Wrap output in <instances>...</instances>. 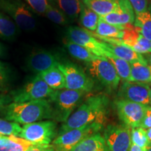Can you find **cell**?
Listing matches in <instances>:
<instances>
[{
    "mask_svg": "<svg viewBox=\"0 0 151 151\" xmlns=\"http://www.w3.org/2000/svg\"><path fill=\"white\" fill-rule=\"evenodd\" d=\"M60 62L57 54L48 50H41L30 55L27 58L25 65L28 70L37 75L58 67Z\"/></svg>",
    "mask_w": 151,
    "mask_h": 151,
    "instance_id": "obj_14",
    "label": "cell"
},
{
    "mask_svg": "<svg viewBox=\"0 0 151 151\" xmlns=\"http://www.w3.org/2000/svg\"><path fill=\"white\" fill-rule=\"evenodd\" d=\"M110 99L106 94L90 96L82 102L58 129V135L92 123L104 125L109 113Z\"/></svg>",
    "mask_w": 151,
    "mask_h": 151,
    "instance_id": "obj_1",
    "label": "cell"
},
{
    "mask_svg": "<svg viewBox=\"0 0 151 151\" xmlns=\"http://www.w3.org/2000/svg\"><path fill=\"white\" fill-rule=\"evenodd\" d=\"M150 105H151V88H150Z\"/></svg>",
    "mask_w": 151,
    "mask_h": 151,
    "instance_id": "obj_44",
    "label": "cell"
},
{
    "mask_svg": "<svg viewBox=\"0 0 151 151\" xmlns=\"http://www.w3.org/2000/svg\"><path fill=\"white\" fill-rule=\"evenodd\" d=\"M41 145L32 143L18 136L4 137L0 141V151H28Z\"/></svg>",
    "mask_w": 151,
    "mask_h": 151,
    "instance_id": "obj_18",
    "label": "cell"
},
{
    "mask_svg": "<svg viewBox=\"0 0 151 151\" xmlns=\"http://www.w3.org/2000/svg\"><path fill=\"white\" fill-rule=\"evenodd\" d=\"M56 90L47 85L38 75H36L21 88L10 92L13 102L22 103L35 100H51Z\"/></svg>",
    "mask_w": 151,
    "mask_h": 151,
    "instance_id": "obj_5",
    "label": "cell"
},
{
    "mask_svg": "<svg viewBox=\"0 0 151 151\" xmlns=\"http://www.w3.org/2000/svg\"><path fill=\"white\" fill-rule=\"evenodd\" d=\"M99 16L91 9L83 4L79 15V20L81 25L88 31L94 32L97 29Z\"/></svg>",
    "mask_w": 151,
    "mask_h": 151,
    "instance_id": "obj_29",
    "label": "cell"
},
{
    "mask_svg": "<svg viewBox=\"0 0 151 151\" xmlns=\"http://www.w3.org/2000/svg\"><path fill=\"white\" fill-rule=\"evenodd\" d=\"M103 137L109 151H129L131 128L123 124H110L104 128Z\"/></svg>",
    "mask_w": 151,
    "mask_h": 151,
    "instance_id": "obj_10",
    "label": "cell"
},
{
    "mask_svg": "<svg viewBox=\"0 0 151 151\" xmlns=\"http://www.w3.org/2000/svg\"><path fill=\"white\" fill-rule=\"evenodd\" d=\"M104 125L92 123L83 127L73 129L58 135L52 141L55 151H71L79 143L88 137L99 133Z\"/></svg>",
    "mask_w": 151,
    "mask_h": 151,
    "instance_id": "obj_7",
    "label": "cell"
},
{
    "mask_svg": "<svg viewBox=\"0 0 151 151\" xmlns=\"http://www.w3.org/2000/svg\"><path fill=\"white\" fill-rule=\"evenodd\" d=\"M150 87L148 83L124 81L118 90V99L150 106Z\"/></svg>",
    "mask_w": 151,
    "mask_h": 151,
    "instance_id": "obj_13",
    "label": "cell"
},
{
    "mask_svg": "<svg viewBox=\"0 0 151 151\" xmlns=\"http://www.w3.org/2000/svg\"><path fill=\"white\" fill-rule=\"evenodd\" d=\"M58 134L57 122L46 120L23 124L18 137L36 144L51 145Z\"/></svg>",
    "mask_w": 151,
    "mask_h": 151,
    "instance_id": "obj_4",
    "label": "cell"
},
{
    "mask_svg": "<svg viewBox=\"0 0 151 151\" xmlns=\"http://www.w3.org/2000/svg\"><path fill=\"white\" fill-rule=\"evenodd\" d=\"M88 93L79 90L62 89L56 90L50 100L52 119L57 122H65L73 111L82 104Z\"/></svg>",
    "mask_w": 151,
    "mask_h": 151,
    "instance_id": "obj_3",
    "label": "cell"
},
{
    "mask_svg": "<svg viewBox=\"0 0 151 151\" xmlns=\"http://www.w3.org/2000/svg\"><path fill=\"white\" fill-rule=\"evenodd\" d=\"M67 39L88 49L97 57H105L106 53L104 43L94 37L92 32L83 27L74 26L68 27Z\"/></svg>",
    "mask_w": 151,
    "mask_h": 151,
    "instance_id": "obj_11",
    "label": "cell"
},
{
    "mask_svg": "<svg viewBox=\"0 0 151 151\" xmlns=\"http://www.w3.org/2000/svg\"><path fill=\"white\" fill-rule=\"evenodd\" d=\"M28 151H55L52 145H41V146L30 149Z\"/></svg>",
    "mask_w": 151,
    "mask_h": 151,
    "instance_id": "obj_38",
    "label": "cell"
},
{
    "mask_svg": "<svg viewBox=\"0 0 151 151\" xmlns=\"http://www.w3.org/2000/svg\"><path fill=\"white\" fill-rule=\"evenodd\" d=\"M134 27L137 32L151 41V4L145 12L135 16Z\"/></svg>",
    "mask_w": 151,
    "mask_h": 151,
    "instance_id": "obj_23",
    "label": "cell"
},
{
    "mask_svg": "<svg viewBox=\"0 0 151 151\" xmlns=\"http://www.w3.org/2000/svg\"><path fill=\"white\" fill-rule=\"evenodd\" d=\"M58 68L65 76L66 89L79 90L86 93L93 90L94 81L78 65L71 62H60Z\"/></svg>",
    "mask_w": 151,
    "mask_h": 151,
    "instance_id": "obj_9",
    "label": "cell"
},
{
    "mask_svg": "<svg viewBox=\"0 0 151 151\" xmlns=\"http://www.w3.org/2000/svg\"><path fill=\"white\" fill-rule=\"evenodd\" d=\"M2 50H3V48L2 47H1V44H0V55H1V54L2 53Z\"/></svg>",
    "mask_w": 151,
    "mask_h": 151,
    "instance_id": "obj_41",
    "label": "cell"
},
{
    "mask_svg": "<svg viewBox=\"0 0 151 151\" xmlns=\"http://www.w3.org/2000/svg\"><path fill=\"white\" fill-rule=\"evenodd\" d=\"M131 139L132 143L137 145L138 146L142 148L143 151H146L149 147L148 137L146 135V129L142 127L132 128Z\"/></svg>",
    "mask_w": 151,
    "mask_h": 151,
    "instance_id": "obj_30",
    "label": "cell"
},
{
    "mask_svg": "<svg viewBox=\"0 0 151 151\" xmlns=\"http://www.w3.org/2000/svg\"><path fill=\"white\" fill-rule=\"evenodd\" d=\"M141 127L145 129L151 128V106H146L144 116L141 124Z\"/></svg>",
    "mask_w": 151,
    "mask_h": 151,
    "instance_id": "obj_36",
    "label": "cell"
},
{
    "mask_svg": "<svg viewBox=\"0 0 151 151\" xmlns=\"http://www.w3.org/2000/svg\"><path fill=\"white\" fill-rule=\"evenodd\" d=\"M129 151H143V149L140 148L139 146H138L137 145L134 144V143H132L131 147H130Z\"/></svg>",
    "mask_w": 151,
    "mask_h": 151,
    "instance_id": "obj_39",
    "label": "cell"
},
{
    "mask_svg": "<svg viewBox=\"0 0 151 151\" xmlns=\"http://www.w3.org/2000/svg\"><path fill=\"white\" fill-rule=\"evenodd\" d=\"M124 30V26L114 25V24H109L100 19L99 17L97 29L94 32V33L101 37L121 39L122 35H123Z\"/></svg>",
    "mask_w": 151,
    "mask_h": 151,
    "instance_id": "obj_25",
    "label": "cell"
},
{
    "mask_svg": "<svg viewBox=\"0 0 151 151\" xmlns=\"http://www.w3.org/2000/svg\"><path fill=\"white\" fill-rule=\"evenodd\" d=\"M43 15L50 21L53 22L55 24H60V25H66L69 24V19L62 14L61 11L49 4Z\"/></svg>",
    "mask_w": 151,
    "mask_h": 151,
    "instance_id": "obj_32",
    "label": "cell"
},
{
    "mask_svg": "<svg viewBox=\"0 0 151 151\" xmlns=\"http://www.w3.org/2000/svg\"><path fill=\"white\" fill-rule=\"evenodd\" d=\"M87 70L90 78L95 79L109 90H116L120 78L112 64L104 57H98L86 63Z\"/></svg>",
    "mask_w": 151,
    "mask_h": 151,
    "instance_id": "obj_8",
    "label": "cell"
},
{
    "mask_svg": "<svg viewBox=\"0 0 151 151\" xmlns=\"http://www.w3.org/2000/svg\"><path fill=\"white\" fill-rule=\"evenodd\" d=\"M66 49L69 53L75 59L80 60V61L84 62L86 63L92 61L94 59L98 58L97 55H94L88 49L83 48V47L79 46V45L74 43L71 41L67 40L64 43Z\"/></svg>",
    "mask_w": 151,
    "mask_h": 151,
    "instance_id": "obj_26",
    "label": "cell"
},
{
    "mask_svg": "<svg viewBox=\"0 0 151 151\" xmlns=\"http://www.w3.org/2000/svg\"><path fill=\"white\" fill-rule=\"evenodd\" d=\"M150 62H151V57H150Z\"/></svg>",
    "mask_w": 151,
    "mask_h": 151,
    "instance_id": "obj_45",
    "label": "cell"
},
{
    "mask_svg": "<svg viewBox=\"0 0 151 151\" xmlns=\"http://www.w3.org/2000/svg\"><path fill=\"white\" fill-rule=\"evenodd\" d=\"M26 3L38 14H44L48 4L47 0H24Z\"/></svg>",
    "mask_w": 151,
    "mask_h": 151,
    "instance_id": "obj_33",
    "label": "cell"
},
{
    "mask_svg": "<svg viewBox=\"0 0 151 151\" xmlns=\"http://www.w3.org/2000/svg\"><path fill=\"white\" fill-rule=\"evenodd\" d=\"M49 5L58 9L69 20L79 17L83 4L81 0H47Z\"/></svg>",
    "mask_w": 151,
    "mask_h": 151,
    "instance_id": "obj_17",
    "label": "cell"
},
{
    "mask_svg": "<svg viewBox=\"0 0 151 151\" xmlns=\"http://www.w3.org/2000/svg\"><path fill=\"white\" fill-rule=\"evenodd\" d=\"M104 58L112 64L120 79L124 81H129L130 72H131L129 62L120 59L111 52H109L108 50L106 51Z\"/></svg>",
    "mask_w": 151,
    "mask_h": 151,
    "instance_id": "obj_28",
    "label": "cell"
},
{
    "mask_svg": "<svg viewBox=\"0 0 151 151\" xmlns=\"http://www.w3.org/2000/svg\"><path fill=\"white\" fill-rule=\"evenodd\" d=\"M121 40L124 45L141 55L151 52V41L137 32L133 24L124 26Z\"/></svg>",
    "mask_w": 151,
    "mask_h": 151,
    "instance_id": "obj_16",
    "label": "cell"
},
{
    "mask_svg": "<svg viewBox=\"0 0 151 151\" xmlns=\"http://www.w3.org/2000/svg\"><path fill=\"white\" fill-rule=\"evenodd\" d=\"M86 6L99 16H104L110 14L116 8L118 0H81Z\"/></svg>",
    "mask_w": 151,
    "mask_h": 151,
    "instance_id": "obj_24",
    "label": "cell"
},
{
    "mask_svg": "<svg viewBox=\"0 0 151 151\" xmlns=\"http://www.w3.org/2000/svg\"><path fill=\"white\" fill-rule=\"evenodd\" d=\"M104 43L106 50L116 55L118 58L122 59L128 62L133 61H141L143 62H147L146 60L142 56V55L137 53L134 50H132L129 47L125 45L113 44V43Z\"/></svg>",
    "mask_w": 151,
    "mask_h": 151,
    "instance_id": "obj_19",
    "label": "cell"
},
{
    "mask_svg": "<svg viewBox=\"0 0 151 151\" xmlns=\"http://www.w3.org/2000/svg\"><path fill=\"white\" fill-rule=\"evenodd\" d=\"M0 11L12 19L19 29L29 32L36 27V20L27 4L21 0H0Z\"/></svg>",
    "mask_w": 151,
    "mask_h": 151,
    "instance_id": "obj_6",
    "label": "cell"
},
{
    "mask_svg": "<svg viewBox=\"0 0 151 151\" xmlns=\"http://www.w3.org/2000/svg\"><path fill=\"white\" fill-rule=\"evenodd\" d=\"M10 81L9 71L3 62H0V91H4L7 88Z\"/></svg>",
    "mask_w": 151,
    "mask_h": 151,
    "instance_id": "obj_34",
    "label": "cell"
},
{
    "mask_svg": "<svg viewBox=\"0 0 151 151\" xmlns=\"http://www.w3.org/2000/svg\"><path fill=\"white\" fill-rule=\"evenodd\" d=\"M146 135L148 137L149 146H151V128L146 129Z\"/></svg>",
    "mask_w": 151,
    "mask_h": 151,
    "instance_id": "obj_40",
    "label": "cell"
},
{
    "mask_svg": "<svg viewBox=\"0 0 151 151\" xmlns=\"http://www.w3.org/2000/svg\"><path fill=\"white\" fill-rule=\"evenodd\" d=\"M71 151H109V150L104 138L100 133H98L84 139Z\"/></svg>",
    "mask_w": 151,
    "mask_h": 151,
    "instance_id": "obj_21",
    "label": "cell"
},
{
    "mask_svg": "<svg viewBox=\"0 0 151 151\" xmlns=\"http://www.w3.org/2000/svg\"><path fill=\"white\" fill-rule=\"evenodd\" d=\"M100 19L109 24L124 27L134 24L135 14L129 0H118L114 10L110 14L101 16Z\"/></svg>",
    "mask_w": 151,
    "mask_h": 151,
    "instance_id": "obj_15",
    "label": "cell"
},
{
    "mask_svg": "<svg viewBox=\"0 0 151 151\" xmlns=\"http://www.w3.org/2000/svg\"><path fill=\"white\" fill-rule=\"evenodd\" d=\"M115 106L122 124L131 129L140 127L146 106L122 99H116Z\"/></svg>",
    "mask_w": 151,
    "mask_h": 151,
    "instance_id": "obj_12",
    "label": "cell"
},
{
    "mask_svg": "<svg viewBox=\"0 0 151 151\" xmlns=\"http://www.w3.org/2000/svg\"><path fill=\"white\" fill-rule=\"evenodd\" d=\"M11 102L13 101L10 94H0V114L3 112L5 107Z\"/></svg>",
    "mask_w": 151,
    "mask_h": 151,
    "instance_id": "obj_37",
    "label": "cell"
},
{
    "mask_svg": "<svg viewBox=\"0 0 151 151\" xmlns=\"http://www.w3.org/2000/svg\"><path fill=\"white\" fill-rule=\"evenodd\" d=\"M129 1L134 11L135 16L147 11L150 5L149 0H129Z\"/></svg>",
    "mask_w": 151,
    "mask_h": 151,
    "instance_id": "obj_35",
    "label": "cell"
},
{
    "mask_svg": "<svg viewBox=\"0 0 151 151\" xmlns=\"http://www.w3.org/2000/svg\"><path fill=\"white\" fill-rule=\"evenodd\" d=\"M37 75L39 76L52 90H60L65 88V76L58 67Z\"/></svg>",
    "mask_w": 151,
    "mask_h": 151,
    "instance_id": "obj_22",
    "label": "cell"
},
{
    "mask_svg": "<svg viewBox=\"0 0 151 151\" xmlns=\"http://www.w3.org/2000/svg\"><path fill=\"white\" fill-rule=\"evenodd\" d=\"M150 69H151V66H150Z\"/></svg>",
    "mask_w": 151,
    "mask_h": 151,
    "instance_id": "obj_46",
    "label": "cell"
},
{
    "mask_svg": "<svg viewBox=\"0 0 151 151\" xmlns=\"http://www.w3.org/2000/svg\"><path fill=\"white\" fill-rule=\"evenodd\" d=\"M4 137H5V136H2V135L0 134V141H1V139H2V138H3Z\"/></svg>",
    "mask_w": 151,
    "mask_h": 151,
    "instance_id": "obj_43",
    "label": "cell"
},
{
    "mask_svg": "<svg viewBox=\"0 0 151 151\" xmlns=\"http://www.w3.org/2000/svg\"><path fill=\"white\" fill-rule=\"evenodd\" d=\"M4 119L19 124H26L41 120H52V108L48 99L27 102H11L1 113Z\"/></svg>",
    "mask_w": 151,
    "mask_h": 151,
    "instance_id": "obj_2",
    "label": "cell"
},
{
    "mask_svg": "<svg viewBox=\"0 0 151 151\" xmlns=\"http://www.w3.org/2000/svg\"><path fill=\"white\" fill-rule=\"evenodd\" d=\"M19 28L12 19L0 11V39L11 41L15 39Z\"/></svg>",
    "mask_w": 151,
    "mask_h": 151,
    "instance_id": "obj_27",
    "label": "cell"
},
{
    "mask_svg": "<svg viewBox=\"0 0 151 151\" xmlns=\"http://www.w3.org/2000/svg\"><path fill=\"white\" fill-rule=\"evenodd\" d=\"M146 151H151V146H149Z\"/></svg>",
    "mask_w": 151,
    "mask_h": 151,
    "instance_id": "obj_42",
    "label": "cell"
},
{
    "mask_svg": "<svg viewBox=\"0 0 151 151\" xmlns=\"http://www.w3.org/2000/svg\"><path fill=\"white\" fill-rule=\"evenodd\" d=\"M20 124L10 122L4 118H0V134L5 137L8 136H19L21 132Z\"/></svg>",
    "mask_w": 151,
    "mask_h": 151,
    "instance_id": "obj_31",
    "label": "cell"
},
{
    "mask_svg": "<svg viewBox=\"0 0 151 151\" xmlns=\"http://www.w3.org/2000/svg\"><path fill=\"white\" fill-rule=\"evenodd\" d=\"M130 79L131 82L148 83L151 82V69L150 66L147 62L141 61H133L129 62Z\"/></svg>",
    "mask_w": 151,
    "mask_h": 151,
    "instance_id": "obj_20",
    "label": "cell"
}]
</instances>
